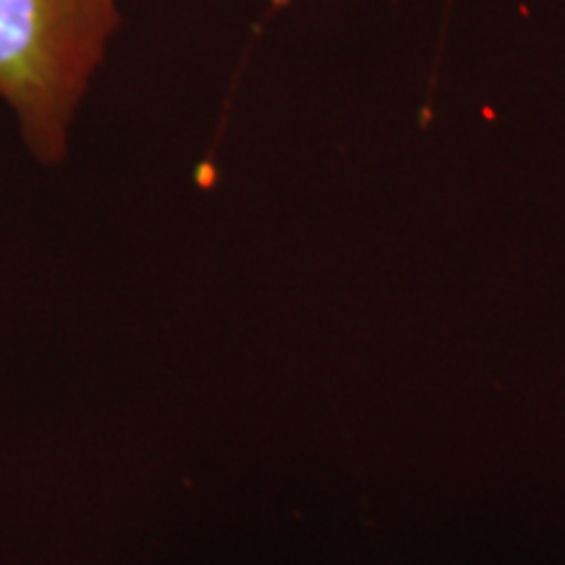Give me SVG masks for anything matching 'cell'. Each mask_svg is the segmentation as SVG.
Segmentation results:
<instances>
[{
    "mask_svg": "<svg viewBox=\"0 0 565 565\" xmlns=\"http://www.w3.org/2000/svg\"><path fill=\"white\" fill-rule=\"evenodd\" d=\"M118 26V0H0V100L42 166L66 158Z\"/></svg>",
    "mask_w": 565,
    "mask_h": 565,
    "instance_id": "obj_1",
    "label": "cell"
}]
</instances>
